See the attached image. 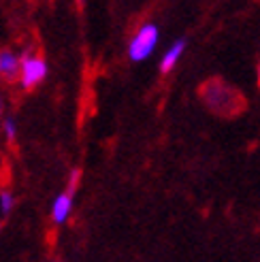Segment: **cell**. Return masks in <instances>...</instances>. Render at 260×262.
<instances>
[{"instance_id": "5b68a950", "label": "cell", "mask_w": 260, "mask_h": 262, "mask_svg": "<svg viewBox=\"0 0 260 262\" xmlns=\"http://www.w3.org/2000/svg\"><path fill=\"white\" fill-rule=\"evenodd\" d=\"M19 62H21V58L17 54H13L11 49L0 51V79L15 81L19 77Z\"/></svg>"}, {"instance_id": "ba28073f", "label": "cell", "mask_w": 260, "mask_h": 262, "mask_svg": "<svg viewBox=\"0 0 260 262\" xmlns=\"http://www.w3.org/2000/svg\"><path fill=\"white\" fill-rule=\"evenodd\" d=\"M3 137L7 141H15V137H17V124H15V120H11V117L3 120Z\"/></svg>"}, {"instance_id": "7a4b0ae2", "label": "cell", "mask_w": 260, "mask_h": 262, "mask_svg": "<svg viewBox=\"0 0 260 262\" xmlns=\"http://www.w3.org/2000/svg\"><path fill=\"white\" fill-rule=\"evenodd\" d=\"M47 77V62L41 56L26 54L19 62V83L24 90H32Z\"/></svg>"}, {"instance_id": "30bf717a", "label": "cell", "mask_w": 260, "mask_h": 262, "mask_svg": "<svg viewBox=\"0 0 260 262\" xmlns=\"http://www.w3.org/2000/svg\"><path fill=\"white\" fill-rule=\"evenodd\" d=\"M77 5H79V7H83V5H85V0H77Z\"/></svg>"}, {"instance_id": "8992f818", "label": "cell", "mask_w": 260, "mask_h": 262, "mask_svg": "<svg viewBox=\"0 0 260 262\" xmlns=\"http://www.w3.org/2000/svg\"><path fill=\"white\" fill-rule=\"evenodd\" d=\"M184 49H186V41H177V43L164 54L162 64H160V71H162V73H168V71H171L175 64H177V60L181 58V51H184Z\"/></svg>"}, {"instance_id": "3957f363", "label": "cell", "mask_w": 260, "mask_h": 262, "mask_svg": "<svg viewBox=\"0 0 260 262\" xmlns=\"http://www.w3.org/2000/svg\"><path fill=\"white\" fill-rule=\"evenodd\" d=\"M156 41H158V28H156L154 24L141 26L139 32L135 34V38L130 41V47H128L130 60H135V62L145 60L151 54V51H154Z\"/></svg>"}, {"instance_id": "52a82bcc", "label": "cell", "mask_w": 260, "mask_h": 262, "mask_svg": "<svg viewBox=\"0 0 260 262\" xmlns=\"http://www.w3.org/2000/svg\"><path fill=\"white\" fill-rule=\"evenodd\" d=\"M15 209V194L9 190H0V213L9 215Z\"/></svg>"}, {"instance_id": "6da1fadb", "label": "cell", "mask_w": 260, "mask_h": 262, "mask_svg": "<svg viewBox=\"0 0 260 262\" xmlns=\"http://www.w3.org/2000/svg\"><path fill=\"white\" fill-rule=\"evenodd\" d=\"M201 96L207 104V109L218 115L230 117V115H237L245 109V98L241 96V92L222 79L205 81L201 88Z\"/></svg>"}, {"instance_id": "277c9868", "label": "cell", "mask_w": 260, "mask_h": 262, "mask_svg": "<svg viewBox=\"0 0 260 262\" xmlns=\"http://www.w3.org/2000/svg\"><path fill=\"white\" fill-rule=\"evenodd\" d=\"M79 177H81V171L75 168V171L71 173L67 190L54 201V207H51V220H54V224H64V222L69 220V215L73 211V196H75L77 186H79Z\"/></svg>"}, {"instance_id": "8fae6325", "label": "cell", "mask_w": 260, "mask_h": 262, "mask_svg": "<svg viewBox=\"0 0 260 262\" xmlns=\"http://www.w3.org/2000/svg\"><path fill=\"white\" fill-rule=\"evenodd\" d=\"M258 83H260V69H258Z\"/></svg>"}, {"instance_id": "9c48e42d", "label": "cell", "mask_w": 260, "mask_h": 262, "mask_svg": "<svg viewBox=\"0 0 260 262\" xmlns=\"http://www.w3.org/2000/svg\"><path fill=\"white\" fill-rule=\"evenodd\" d=\"M3 113H5V94L0 90V120H3Z\"/></svg>"}]
</instances>
